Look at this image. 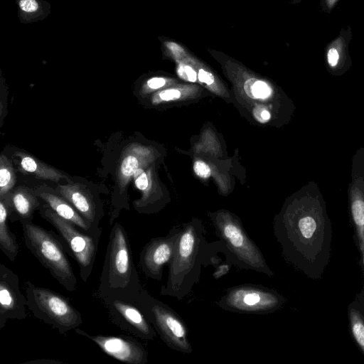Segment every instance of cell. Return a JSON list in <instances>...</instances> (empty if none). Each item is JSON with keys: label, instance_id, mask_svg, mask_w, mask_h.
<instances>
[{"label": "cell", "instance_id": "cell-1", "mask_svg": "<svg viewBox=\"0 0 364 364\" xmlns=\"http://www.w3.org/2000/svg\"><path fill=\"white\" fill-rule=\"evenodd\" d=\"M274 234L287 262L311 279H321L331 257L332 226L316 183L276 218Z\"/></svg>", "mask_w": 364, "mask_h": 364}, {"label": "cell", "instance_id": "cell-2", "mask_svg": "<svg viewBox=\"0 0 364 364\" xmlns=\"http://www.w3.org/2000/svg\"><path fill=\"white\" fill-rule=\"evenodd\" d=\"M220 240L208 242L202 223L198 220L183 224L177 239L173 257L168 264V275L161 286L160 294L181 300L199 282L202 267L210 259L222 253Z\"/></svg>", "mask_w": 364, "mask_h": 364}, {"label": "cell", "instance_id": "cell-3", "mask_svg": "<svg viewBox=\"0 0 364 364\" xmlns=\"http://www.w3.org/2000/svg\"><path fill=\"white\" fill-rule=\"evenodd\" d=\"M143 289L127 232L116 222L110 231L95 296L135 301Z\"/></svg>", "mask_w": 364, "mask_h": 364}, {"label": "cell", "instance_id": "cell-4", "mask_svg": "<svg viewBox=\"0 0 364 364\" xmlns=\"http://www.w3.org/2000/svg\"><path fill=\"white\" fill-rule=\"evenodd\" d=\"M212 220L216 235L223 245V254L229 263L268 277L274 275L260 249L236 217L229 213H219Z\"/></svg>", "mask_w": 364, "mask_h": 364}, {"label": "cell", "instance_id": "cell-5", "mask_svg": "<svg viewBox=\"0 0 364 364\" xmlns=\"http://www.w3.org/2000/svg\"><path fill=\"white\" fill-rule=\"evenodd\" d=\"M26 247L67 291L77 289V278L59 237L53 231L33 223H21Z\"/></svg>", "mask_w": 364, "mask_h": 364}, {"label": "cell", "instance_id": "cell-6", "mask_svg": "<svg viewBox=\"0 0 364 364\" xmlns=\"http://www.w3.org/2000/svg\"><path fill=\"white\" fill-rule=\"evenodd\" d=\"M38 210L41 216L57 230L65 250L78 264L81 279L87 282L94 267L102 230L85 232L58 215L43 203Z\"/></svg>", "mask_w": 364, "mask_h": 364}, {"label": "cell", "instance_id": "cell-7", "mask_svg": "<svg viewBox=\"0 0 364 364\" xmlns=\"http://www.w3.org/2000/svg\"><path fill=\"white\" fill-rule=\"evenodd\" d=\"M26 305L33 316L60 333L75 330L82 323L81 314L63 295L52 289L26 282Z\"/></svg>", "mask_w": 364, "mask_h": 364}, {"label": "cell", "instance_id": "cell-8", "mask_svg": "<svg viewBox=\"0 0 364 364\" xmlns=\"http://www.w3.org/2000/svg\"><path fill=\"white\" fill-rule=\"evenodd\" d=\"M135 301L168 347L182 353L193 352L188 327L178 314L145 289Z\"/></svg>", "mask_w": 364, "mask_h": 364}, {"label": "cell", "instance_id": "cell-9", "mask_svg": "<svg viewBox=\"0 0 364 364\" xmlns=\"http://www.w3.org/2000/svg\"><path fill=\"white\" fill-rule=\"evenodd\" d=\"M285 303L284 296L276 289L255 284L228 288L215 302L225 311L251 314H272L282 309Z\"/></svg>", "mask_w": 364, "mask_h": 364}, {"label": "cell", "instance_id": "cell-10", "mask_svg": "<svg viewBox=\"0 0 364 364\" xmlns=\"http://www.w3.org/2000/svg\"><path fill=\"white\" fill-rule=\"evenodd\" d=\"M348 201L354 240L364 271V146L358 148L352 157Z\"/></svg>", "mask_w": 364, "mask_h": 364}, {"label": "cell", "instance_id": "cell-11", "mask_svg": "<svg viewBox=\"0 0 364 364\" xmlns=\"http://www.w3.org/2000/svg\"><path fill=\"white\" fill-rule=\"evenodd\" d=\"M104 304L112 322L123 331L143 340H153L156 331L135 301L104 298Z\"/></svg>", "mask_w": 364, "mask_h": 364}, {"label": "cell", "instance_id": "cell-12", "mask_svg": "<svg viewBox=\"0 0 364 364\" xmlns=\"http://www.w3.org/2000/svg\"><path fill=\"white\" fill-rule=\"evenodd\" d=\"M181 227H173L163 237L151 238L139 254V266L149 278L159 281L162 279L164 267L171 262L176 249Z\"/></svg>", "mask_w": 364, "mask_h": 364}, {"label": "cell", "instance_id": "cell-13", "mask_svg": "<svg viewBox=\"0 0 364 364\" xmlns=\"http://www.w3.org/2000/svg\"><path fill=\"white\" fill-rule=\"evenodd\" d=\"M76 333L93 341L107 355L127 364H146L148 353L135 338L126 335H92L78 328Z\"/></svg>", "mask_w": 364, "mask_h": 364}, {"label": "cell", "instance_id": "cell-14", "mask_svg": "<svg viewBox=\"0 0 364 364\" xmlns=\"http://www.w3.org/2000/svg\"><path fill=\"white\" fill-rule=\"evenodd\" d=\"M26 296L20 289L18 275L0 264V329L8 320L26 318Z\"/></svg>", "mask_w": 364, "mask_h": 364}, {"label": "cell", "instance_id": "cell-15", "mask_svg": "<svg viewBox=\"0 0 364 364\" xmlns=\"http://www.w3.org/2000/svg\"><path fill=\"white\" fill-rule=\"evenodd\" d=\"M56 191L77 210L87 222L91 228L97 230L103 217L100 202L85 188L78 183L59 184Z\"/></svg>", "mask_w": 364, "mask_h": 364}, {"label": "cell", "instance_id": "cell-16", "mask_svg": "<svg viewBox=\"0 0 364 364\" xmlns=\"http://www.w3.org/2000/svg\"><path fill=\"white\" fill-rule=\"evenodd\" d=\"M352 39V28L346 25L341 28L337 36L326 44L323 54L325 65L332 76L343 75L352 67L353 61L349 51Z\"/></svg>", "mask_w": 364, "mask_h": 364}, {"label": "cell", "instance_id": "cell-17", "mask_svg": "<svg viewBox=\"0 0 364 364\" xmlns=\"http://www.w3.org/2000/svg\"><path fill=\"white\" fill-rule=\"evenodd\" d=\"M34 191L36 196L43 202V204L53 210L58 215L71 222L80 229L88 232H95L102 230L101 228L97 230H92L71 203L56 190L46 186H39L34 188Z\"/></svg>", "mask_w": 364, "mask_h": 364}, {"label": "cell", "instance_id": "cell-18", "mask_svg": "<svg viewBox=\"0 0 364 364\" xmlns=\"http://www.w3.org/2000/svg\"><path fill=\"white\" fill-rule=\"evenodd\" d=\"M5 198L9 206V219L21 223L32 222L33 213L41 205L34 189L25 186L14 188Z\"/></svg>", "mask_w": 364, "mask_h": 364}, {"label": "cell", "instance_id": "cell-19", "mask_svg": "<svg viewBox=\"0 0 364 364\" xmlns=\"http://www.w3.org/2000/svg\"><path fill=\"white\" fill-rule=\"evenodd\" d=\"M150 151L138 144L129 145L123 151L117 168V177L119 194H122L135 171L147 163Z\"/></svg>", "mask_w": 364, "mask_h": 364}, {"label": "cell", "instance_id": "cell-20", "mask_svg": "<svg viewBox=\"0 0 364 364\" xmlns=\"http://www.w3.org/2000/svg\"><path fill=\"white\" fill-rule=\"evenodd\" d=\"M13 157L18 169L24 173L33 175L39 179L48 180L55 183L67 178L58 169L25 152L17 151L14 154Z\"/></svg>", "mask_w": 364, "mask_h": 364}, {"label": "cell", "instance_id": "cell-21", "mask_svg": "<svg viewBox=\"0 0 364 364\" xmlns=\"http://www.w3.org/2000/svg\"><path fill=\"white\" fill-rule=\"evenodd\" d=\"M347 315L352 338L364 355V284L348 304Z\"/></svg>", "mask_w": 364, "mask_h": 364}, {"label": "cell", "instance_id": "cell-22", "mask_svg": "<svg viewBox=\"0 0 364 364\" xmlns=\"http://www.w3.org/2000/svg\"><path fill=\"white\" fill-rule=\"evenodd\" d=\"M9 206L5 198H0V249L11 262H14L19 245L8 225Z\"/></svg>", "mask_w": 364, "mask_h": 364}, {"label": "cell", "instance_id": "cell-23", "mask_svg": "<svg viewBox=\"0 0 364 364\" xmlns=\"http://www.w3.org/2000/svg\"><path fill=\"white\" fill-rule=\"evenodd\" d=\"M16 176L11 161L4 154L0 156V198L10 193L16 184Z\"/></svg>", "mask_w": 364, "mask_h": 364}, {"label": "cell", "instance_id": "cell-24", "mask_svg": "<svg viewBox=\"0 0 364 364\" xmlns=\"http://www.w3.org/2000/svg\"><path fill=\"white\" fill-rule=\"evenodd\" d=\"M244 89L246 94L252 98L265 99L271 95V89L266 82L254 78L248 79L245 82Z\"/></svg>", "mask_w": 364, "mask_h": 364}, {"label": "cell", "instance_id": "cell-25", "mask_svg": "<svg viewBox=\"0 0 364 364\" xmlns=\"http://www.w3.org/2000/svg\"><path fill=\"white\" fill-rule=\"evenodd\" d=\"M177 72L180 77L187 81L196 82L197 80L196 72L188 65L179 64Z\"/></svg>", "mask_w": 364, "mask_h": 364}, {"label": "cell", "instance_id": "cell-26", "mask_svg": "<svg viewBox=\"0 0 364 364\" xmlns=\"http://www.w3.org/2000/svg\"><path fill=\"white\" fill-rule=\"evenodd\" d=\"M18 5L21 10L26 14H33L39 9V4L36 0H20Z\"/></svg>", "mask_w": 364, "mask_h": 364}, {"label": "cell", "instance_id": "cell-27", "mask_svg": "<svg viewBox=\"0 0 364 364\" xmlns=\"http://www.w3.org/2000/svg\"><path fill=\"white\" fill-rule=\"evenodd\" d=\"M193 169L196 175L198 176L205 178L210 176V168L205 162L201 161H197L193 165Z\"/></svg>", "mask_w": 364, "mask_h": 364}, {"label": "cell", "instance_id": "cell-28", "mask_svg": "<svg viewBox=\"0 0 364 364\" xmlns=\"http://www.w3.org/2000/svg\"><path fill=\"white\" fill-rule=\"evenodd\" d=\"M166 84V80L163 77H154L149 79L144 87V90H154L164 87Z\"/></svg>", "mask_w": 364, "mask_h": 364}, {"label": "cell", "instance_id": "cell-29", "mask_svg": "<svg viewBox=\"0 0 364 364\" xmlns=\"http://www.w3.org/2000/svg\"><path fill=\"white\" fill-rule=\"evenodd\" d=\"M159 98L163 101H170L181 97V92L176 89L162 90L159 93Z\"/></svg>", "mask_w": 364, "mask_h": 364}, {"label": "cell", "instance_id": "cell-30", "mask_svg": "<svg viewBox=\"0 0 364 364\" xmlns=\"http://www.w3.org/2000/svg\"><path fill=\"white\" fill-rule=\"evenodd\" d=\"M340 0H319V8L326 14H330Z\"/></svg>", "mask_w": 364, "mask_h": 364}, {"label": "cell", "instance_id": "cell-31", "mask_svg": "<svg viewBox=\"0 0 364 364\" xmlns=\"http://www.w3.org/2000/svg\"><path fill=\"white\" fill-rule=\"evenodd\" d=\"M198 77L200 82H205L208 85H210L214 82L213 75L211 73L204 70L203 69L199 70Z\"/></svg>", "mask_w": 364, "mask_h": 364}, {"label": "cell", "instance_id": "cell-32", "mask_svg": "<svg viewBox=\"0 0 364 364\" xmlns=\"http://www.w3.org/2000/svg\"><path fill=\"white\" fill-rule=\"evenodd\" d=\"M27 363H36V364H59V363H62L61 361L60 360H53V359H38V360H31V361H27L26 363H24L23 364H27Z\"/></svg>", "mask_w": 364, "mask_h": 364}, {"label": "cell", "instance_id": "cell-33", "mask_svg": "<svg viewBox=\"0 0 364 364\" xmlns=\"http://www.w3.org/2000/svg\"><path fill=\"white\" fill-rule=\"evenodd\" d=\"M260 117L262 121H267L270 118V114L267 109H262L260 113Z\"/></svg>", "mask_w": 364, "mask_h": 364}, {"label": "cell", "instance_id": "cell-34", "mask_svg": "<svg viewBox=\"0 0 364 364\" xmlns=\"http://www.w3.org/2000/svg\"><path fill=\"white\" fill-rule=\"evenodd\" d=\"M296 1H301V0H296Z\"/></svg>", "mask_w": 364, "mask_h": 364}]
</instances>
